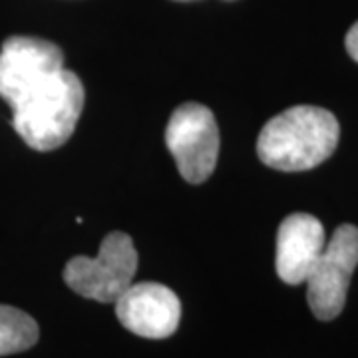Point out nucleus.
<instances>
[{
	"instance_id": "nucleus-1",
	"label": "nucleus",
	"mask_w": 358,
	"mask_h": 358,
	"mask_svg": "<svg viewBox=\"0 0 358 358\" xmlns=\"http://www.w3.org/2000/svg\"><path fill=\"white\" fill-rule=\"evenodd\" d=\"M0 98L13 108V128L28 148L52 152L72 138L84 110V84L64 68L60 46L10 36L0 48Z\"/></svg>"
},
{
	"instance_id": "nucleus-2",
	"label": "nucleus",
	"mask_w": 358,
	"mask_h": 358,
	"mask_svg": "<svg viewBox=\"0 0 358 358\" xmlns=\"http://www.w3.org/2000/svg\"><path fill=\"white\" fill-rule=\"evenodd\" d=\"M341 126L333 112L317 106H294L263 126L257 155L279 171H307L334 154Z\"/></svg>"
},
{
	"instance_id": "nucleus-3",
	"label": "nucleus",
	"mask_w": 358,
	"mask_h": 358,
	"mask_svg": "<svg viewBox=\"0 0 358 358\" xmlns=\"http://www.w3.org/2000/svg\"><path fill=\"white\" fill-rule=\"evenodd\" d=\"M138 271V251L131 237L112 231L103 237L98 257H74L66 263L64 282L84 299L115 303Z\"/></svg>"
},
{
	"instance_id": "nucleus-4",
	"label": "nucleus",
	"mask_w": 358,
	"mask_h": 358,
	"mask_svg": "<svg viewBox=\"0 0 358 358\" xmlns=\"http://www.w3.org/2000/svg\"><path fill=\"white\" fill-rule=\"evenodd\" d=\"M166 145L181 178L203 183L215 171L219 157V128L213 112L203 103H181L167 122Z\"/></svg>"
},
{
	"instance_id": "nucleus-5",
	"label": "nucleus",
	"mask_w": 358,
	"mask_h": 358,
	"mask_svg": "<svg viewBox=\"0 0 358 358\" xmlns=\"http://www.w3.org/2000/svg\"><path fill=\"white\" fill-rule=\"evenodd\" d=\"M358 267V227H336L307 277V301L319 320L336 319L346 303L348 285Z\"/></svg>"
},
{
	"instance_id": "nucleus-6",
	"label": "nucleus",
	"mask_w": 358,
	"mask_h": 358,
	"mask_svg": "<svg viewBox=\"0 0 358 358\" xmlns=\"http://www.w3.org/2000/svg\"><path fill=\"white\" fill-rule=\"evenodd\" d=\"M115 317L134 334L159 341L178 331L181 303L166 285L131 282L115 301Z\"/></svg>"
},
{
	"instance_id": "nucleus-7",
	"label": "nucleus",
	"mask_w": 358,
	"mask_h": 358,
	"mask_svg": "<svg viewBox=\"0 0 358 358\" xmlns=\"http://www.w3.org/2000/svg\"><path fill=\"white\" fill-rule=\"evenodd\" d=\"M324 227L308 213H293L282 219L277 231V275L287 285L307 281L310 268L324 249Z\"/></svg>"
},
{
	"instance_id": "nucleus-8",
	"label": "nucleus",
	"mask_w": 358,
	"mask_h": 358,
	"mask_svg": "<svg viewBox=\"0 0 358 358\" xmlns=\"http://www.w3.org/2000/svg\"><path fill=\"white\" fill-rule=\"evenodd\" d=\"M38 324L20 308L0 305V357L24 352L38 343Z\"/></svg>"
},
{
	"instance_id": "nucleus-9",
	"label": "nucleus",
	"mask_w": 358,
	"mask_h": 358,
	"mask_svg": "<svg viewBox=\"0 0 358 358\" xmlns=\"http://www.w3.org/2000/svg\"><path fill=\"white\" fill-rule=\"evenodd\" d=\"M345 46H346V52H348V56L358 62V22L350 30H348V34H346V40H345Z\"/></svg>"
},
{
	"instance_id": "nucleus-10",
	"label": "nucleus",
	"mask_w": 358,
	"mask_h": 358,
	"mask_svg": "<svg viewBox=\"0 0 358 358\" xmlns=\"http://www.w3.org/2000/svg\"><path fill=\"white\" fill-rule=\"evenodd\" d=\"M179 2H189V0H179Z\"/></svg>"
}]
</instances>
